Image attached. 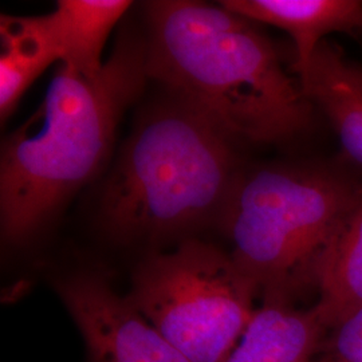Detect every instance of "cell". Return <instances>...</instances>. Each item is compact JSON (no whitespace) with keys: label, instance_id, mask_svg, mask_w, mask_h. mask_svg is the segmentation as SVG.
Masks as SVG:
<instances>
[{"label":"cell","instance_id":"1","mask_svg":"<svg viewBox=\"0 0 362 362\" xmlns=\"http://www.w3.org/2000/svg\"><path fill=\"white\" fill-rule=\"evenodd\" d=\"M148 77L211 119L233 143L303 134L314 105L254 22L192 0L146 3Z\"/></svg>","mask_w":362,"mask_h":362},{"label":"cell","instance_id":"2","mask_svg":"<svg viewBox=\"0 0 362 362\" xmlns=\"http://www.w3.org/2000/svg\"><path fill=\"white\" fill-rule=\"evenodd\" d=\"M148 78L145 39L124 33L95 79L59 65L38 110L1 145L4 242L27 240L100 170L121 117Z\"/></svg>","mask_w":362,"mask_h":362},{"label":"cell","instance_id":"3","mask_svg":"<svg viewBox=\"0 0 362 362\" xmlns=\"http://www.w3.org/2000/svg\"><path fill=\"white\" fill-rule=\"evenodd\" d=\"M233 144L176 97L153 107L105 181V230L124 243L153 242L219 223L239 176Z\"/></svg>","mask_w":362,"mask_h":362},{"label":"cell","instance_id":"4","mask_svg":"<svg viewBox=\"0 0 362 362\" xmlns=\"http://www.w3.org/2000/svg\"><path fill=\"white\" fill-rule=\"evenodd\" d=\"M360 189L326 169L239 173L219 220L231 257L263 297L290 302L315 286L322 257Z\"/></svg>","mask_w":362,"mask_h":362},{"label":"cell","instance_id":"5","mask_svg":"<svg viewBox=\"0 0 362 362\" xmlns=\"http://www.w3.org/2000/svg\"><path fill=\"white\" fill-rule=\"evenodd\" d=\"M258 293L231 254L188 239L140 263L128 298L189 361L224 362L257 310Z\"/></svg>","mask_w":362,"mask_h":362},{"label":"cell","instance_id":"6","mask_svg":"<svg viewBox=\"0 0 362 362\" xmlns=\"http://www.w3.org/2000/svg\"><path fill=\"white\" fill-rule=\"evenodd\" d=\"M55 287L82 334L88 362H191L101 274H73Z\"/></svg>","mask_w":362,"mask_h":362},{"label":"cell","instance_id":"7","mask_svg":"<svg viewBox=\"0 0 362 362\" xmlns=\"http://www.w3.org/2000/svg\"><path fill=\"white\" fill-rule=\"evenodd\" d=\"M223 7L254 23L286 31L294 42L297 74L334 33L362 30L361 0H224Z\"/></svg>","mask_w":362,"mask_h":362},{"label":"cell","instance_id":"8","mask_svg":"<svg viewBox=\"0 0 362 362\" xmlns=\"http://www.w3.org/2000/svg\"><path fill=\"white\" fill-rule=\"evenodd\" d=\"M297 78L311 104L332 122L345 153L362 168V67L326 39Z\"/></svg>","mask_w":362,"mask_h":362},{"label":"cell","instance_id":"9","mask_svg":"<svg viewBox=\"0 0 362 362\" xmlns=\"http://www.w3.org/2000/svg\"><path fill=\"white\" fill-rule=\"evenodd\" d=\"M130 6L127 0H61L39 21L59 52L61 64L95 79L104 69L106 40Z\"/></svg>","mask_w":362,"mask_h":362},{"label":"cell","instance_id":"10","mask_svg":"<svg viewBox=\"0 0 362 362\" xmlns=\"http://www.w3.org/2000/svg\"><path fill=\"white\" fill-rule=\"evenodd\" d=\"M324 330L311 309L264 298L224 362H314Z\"/></svg>","mask_w":362,"mask_h":362},{"label":"cell","instance_id":"11","mask_svg":"<svg viewBox=\"0 0 362 362\" xmlns=\"http://www.w3.org/2000/svg\"><path fill=\"white\" fill-rule=\"evenodd\" d=\"M311 309L325 329H336L362 309V187L320 263Z\"/></svg>","mask_w":362,"mask_h":362},{"label":"cell","instance_id":"12","mask_svg":"<svg viewBox=\"0 0 362 362\" xmlns=\"http://www.w3.org/2000/svg\"><path fill=\"white\" fill-rule=\"evenodd\" d=\"M0 37V116L4 121L31 83L49 66L61 61V55L39 16L1 15Z\"/></svg>","mask_w":362,"mask_h":362},{"label":"cell","instance_id":"13","mask_svg":"<svg viewBox=\"0 0 362 362\" xmlns=\"http://www.w3.org/2000/svg\"><path fill=\"white\" fill-rule=\"evenodd\" d=\"M334 357L344 362H362V309L334 329Z\"/></svg>","mask_w":362,"mask_h":362},{"label":"cell","instance_id":"14","mask_svg":"<svg viewBox=\"0 0 362 362\" xmlns=\"http://www.w3.org/2000/svg\"><path fill=\"white\" fill-rule=\"evenodd\" d=\"M314 362H344V361H341V360H339V358H337V357H334V356H333V357H330V358H325V360H320V361H317V360H315V361Z\"/></svg>","mask_w":362,"mask_h":362}]
</instances>
